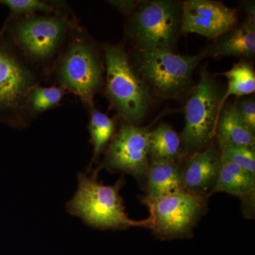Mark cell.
<instances>
[{
    "label": "cell",
    "instance_id": "1",
    "mask_svg": "<svg viewBox=\"0 0 255 255\" xmlns=\"http://www.w3.org/2000/svg\"><path fill=\"white\" fill-rule=\"evenodd\" d=\"M100 167L90 172L79 173L78 188L66 204L68 212L81 219L87 226L100 230H127L130 228L152 229V220L134 221L128 216L120 190L124 176L114 185L99 182Z\"/></svg>",
    "mask_w": 255,
    "mask_h": 255
},
{
    "label": "cell",
    "instance_id": "2",
    "mask_svg": "<svg viewBox=\"0 0 255 255\" xmlns=\"http://www.w3.org/2000/svg\"><path fill=\"white\" fill-rule=\"evenodd\" d=\"M105 61L107 95L125 122L137 126L148 110L150 90L134 71L122 47H106Z\"/></svg>",
    "mask_w": 255,
    "mask_h": 255
},
{
    "label": "cell",
    "instance_id": "3",
    "mask_svg": "<svg viewBox=\"0 0 255 255\" xmlns=\"http://www.w3.org/2000/svg\"><path fill=\"white\" fill-rule=\"evenodd\" d=\"M224 94L219 84L206 72L201 73L187 104L185 125L181 134V145L186 154L193 155L204 150L216 135Z\"/></svg>",
    "mask_w": 255,
    "mask_h": 255
},
{
    "label": "cell",
    "instance_id": "4",
    "mask_svg": "<svg viewBox=\"0 0 255 255\" xmlns=\"http://www.w3.org/2000/svg\"><path fill=\"white\" fill-rule=\"evenodd\" d=\"M182 13V5L176 1H142L129 20V34L140 50L173 51L181 33Z\"/></svg>",
    "mask_w": 255,
    "mask_h": 255
},
{
    "label": "cell",
    "instance_id": "5",
    "mask_svg": "<svg viewBox=\"0 0 255 255\" xmlns=\"http://www.w3.org/2000/svg\"><path fill=\"white\" fill-rule=\"evenodd\" d=\"M178 55L172 50H140V76L151 92L162 98H175L189 86L194 69L205 58Z\"/></svg>",
    "mask_w": 255,
    "mask_h": 255
},
{
    "label": "cell",
    "instance_id": "6",
    "mask_svg": "<svg viewBox=\"0 0 255 255\" xmlns=\"http://www.w3.org/2000/svg\"><path fill=\"white\" fill-rule=\"evenodd\" d=\"M152 220V230L161 240L191 237L205 209V196L186 190L153 199L144 198Z\"/></svg>",
    "mask_w": 255,
    "mask_h": 255
},
{
    "label": "cell",
    "instance_id": "7",
    "mask_svg": "<svg viewBox=\"0 0 255 255\" xmlns=\"http://www.w3.org/2000/svg\"><path fill=\"white\" fill-rule=\"evenodd\" d=\"M36 87L31 70L9 40L0 36V121L14 126Z\"/></svg>",
    "mask_w": 255,
    "mask_h": 255
},
{
    "label": "cell",
    "instance_id": "8",
    "mask_svg": "<svg viewBox=\"0 0 255 255\" xmlns=\"http://www.w3.org/2000/svg\"><path fill=\"white\" fill-rule=\"evenodd\" d=\"M68 28L67 21L58 16H27L5 26L13 43L30 60L38 63L56 54Z\"/></svg>",
    "mask_w": 255,
    "mask_h": 255
},
{
    "label": "cell",
    "instance_id": "9",
    "mask_svg": "<svg viewBox=\"0 0 255 255\" xmlns=\"http://www.w3.org/2000/svg\"><path fill=\"white\" fill-rule=\"evenodd\" d=\"M57 78L62 86L91 105L102 78L100 60L92 45L84 41L73 42L60 60Z\"/></svg>",
    "mask_w": 255,
    "mask_h": 255
},
{
    "label": "cell",
    "instance_id": "10",
    "mask_svg": "<svg viewBox=\"0 0 255 255\" xmlns=\"http://www.w3.org/2000/svg\"><path fill=\"white\" fill-rule=\"evenodd\" d=\"M150 128L138 127L124 122L112 139L104 167L112 172H123L141 179L150 164Z\"/></svg>",
    "mask_w": 255,
    "mask_h": 255
},
{
    "label": "cell",
    "instance_id": "11",
    "mask_svg": "<svg viewBox=\"0 0 255 255\" xmlns=\"http://www.w3.org/2000/svg\"><path fill=\"white\" fill-rule=\"evenodd\" d=\"M181 32L216 39L236 26L237 11L212 0H189L182 5Z\"/></svg>",
    "mask_w": 255,
    "mask_h": 255
},
{
    "label": "cell",
    "instance_id": "12",
    "mask_svg": "<svg viewBox=\"0 0 255 255\" xmlns=\"http://www.w3.org/2000/svg\"><path fill=\"white\" fill-rule=\"evenodd\" d=\"M221 162L220 152L213 146L190 156L181 171L184 190L204 196L210 188L213 189Z\"/></svg>",
    "mask_w": 255,
    "mask_h": 255
},
{
    "label": "cell",
    "instance_id": "13",
    "mask_svg": "<svg viewBox=\"0 0 255 255\" xmlns=\"http://www.w3.org/2000/svg\"><path fill=\"white\" fill-rule=\"evenodd\" d=\"M205 56L253 58L255 54V21L247 18L214 39Z\"/></svg>",
    "mask_w": 255,
    "mask_h": 255
},
{
    "label": "cell",
    "instance_id": "14",
    "mask_svg": "<svg viewBox=\"0 0 255 255\" xmlns=\"http://www.w3.org/2000/svg\"><path fill=\"white\" fill-rule=\"evenodd\" d=\"M215 137L221 149L234 146L255 147V132L243 122L234 105H228L221 110Z\"/></svg>",
    "mask_w": 255,
    "mask_h": 255
},
{
    "label": "cell",
    "instance_id": "15",
    "mask_svg": "<svg viewBox=\"0 0 255 255\" xmlns=\"http://www.w3.org/2000/svg\"><path fill=\"white\" fill-rule=\"evenodd\" d=\"M147 199H153L184 190L182 173L175 162L150 160L146 174Z\"/></svg>",
    "mask_w": 255,
    "mask_h": 255
},
{
    "label": "cell",
    "instance_id": "16",
    "mask_svg": "<svg viewBox=\"0 0 255 255\" xmlns=\"http://www.w3.org/2000/svg\"><path fill=\"white\" fill-rule=\"evenodd\" d=\"M255 176L231 162L221 160L219 174L211 194L225 192L246 197L255 192Z\"/></svg>",
    "mask_w": 255,
    "mask_h": 255
},
{
    "label": "cell",
    "instance_id": "17",
    "mask_svg": "<svg viewBox=\"0 0 255 255\" xmlns=\"http://www.w3.org/2000/svg\"><path fill=\"white\" fill-rule=\"evenodd\" d=\"M181 150L180 137L168 124H160L155 129L150 130L149 138L150 160L175 162Z\"/></svg>",
    "mask_w": 255,
    "mask_h": 255
},
{
    "label": "cell",
    "instance_id": "18",
    "mask_svg": "<svg viewBox=\"0 0 255 255\" xmlns=\"http://www.w3.org/2000/svg\"><path fill=\"white\" fill-rule=\"evenodd\" d=\"M115 129L116 123L113 119L100 111H92L89 124V131L94 152L87 172L91 170L92 165L98 159L110 140L113 139Z\"/></svg>",
    "mask_w": 255,
    "mask_h": 255
},
{
    "label": "cell",
    "instance_id": "19",
    "mask_svg": "<svg viewBox=\"0 0 255 255\" xmlns=\"http://www.w3.org/2000/svg\"><path fill=\"white\" fill-rule=\"evenodd\" d=\"M222 75L228 80L227 90L222 99L223 108L225 102L231 96L243 97L255 93V71L248 63L240 62L235 64L231 70Z\"/></svg>",
    "mask_w": 255,
    "mask_h": 255
},
{
    "label": "cell",
    "instance_id": "20",
    "mask_svg": "<svg viewBox=\"0 0 255 255\" xmlns=\"http://www.w3.org/2000/svg\"><path fill=\"white\" fill-rule=\"evenodd\" d=\"M64 95L62 87L36 86L30 93L27 108L34 114L43 113L58 105Z\"/></svg>",
    "mask_w": 255,
    "mask_h": 255
},
{
    "label": "cell",
    "instance_id": "21",
    "mask_svg": "<svg viewBox=\"0 0 255 255\" xmlns=\"http://www.w3.org/2000/svg\"><path fill=\"white\" fill-rule=\"evenodd\" d=\"M221 159L231 162L255 176V147L234 146L221 149Z\"/></svg>",
    "mask_w": 255,
    "mask_h": 255
},
{
    "label": "cell",
    "instance_id": "22",
    "mask_svg": "<svg viewBox=\"0 0 255 255\" xmlns=\"http://www.w3.org/2000/svg\"><path fill=\"white\" fill-rule=\"evenodd\" d=\"M0 4L9 9L11 16L36 12L52 13L55 11L51 5L40 0H0Z\"/></svg>",
    "mask_w": 255,
    "mask_h": 255
},
{
    "label": "cell",
    "instance_id": "23",
    "mask_svg": "<svg viewBox=\"0 0 255 255\" xmlns=\"http://www.w3.org/2000/svg\"><path fill=\"white\" fill-rule=\"evenodd\" d=\"M240 117L252 131H255V102L254 98L238 100L234 105Z\"/></svg>",
    "mask_w": 255,
    "mask_h": 255
},
{
    "label": "cell",
    "instance_id": "24",
    "mask_svg": "<svg viewBox=\"0 0 255 255\" xmlns=\"http://www.w3.org/2000/svg\"><path fill=\"white\" fill-rule=\"evenodd\" d=\"M109 2L117 9L127 13L133 11L139 4L138 1H129V0L128 1L127 0V1H110Z\"/></svg>",
    "mask_w": 255,
    "mask_h": 255
},
{
    "label": "cell",
    "instance_id": "25",
    "mask_svg": "<svg viewBox=\"0 0 255 255\" xmlns=\"http://www.w3.org/2000/svg\"><path fill=\"white\" fill-rule=\"evenodd\" d=\"M246 9L247 11V14H248V18L249 19L255 21V4L253 3H248L246 4Z\"/></svg>",
    "mask_w": 255,
    "mask_h": 255
}]
</instances>
